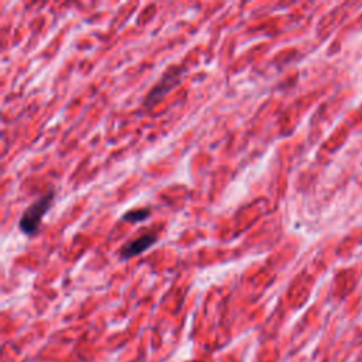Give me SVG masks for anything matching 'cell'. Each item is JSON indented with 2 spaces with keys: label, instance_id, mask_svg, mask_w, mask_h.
<instances>
[{
  "label": "cell",
  "instance_id": "obj_1",
  "mask_svg": "<svg viewBox=\"0 0 362 362\" xmlns=\"http://www.w3.org/2000/svg\"><path fill=\"white\" fill-rule=\"evenodd\" d=\"M54 191H48L40 198H37L21 215L18 221L20 230L24 232L25 235H34L42 221V216L49 211L52 202H54Z\"/></svg>",
  "mask_w": 362,
  "mask_h": 362
},
{
  "label": "cell",
  "instance_id": "obj_2",
  "mask_svg": "<svg viewBox=\"0 0 362 362\" xmlns=\"http://www.w3.org/2000/svg\"><path fill=\"white\" fill-rule=\"evenodd\" d=\"M180 78H181V68H170L148 92L146 98V105L153 106L160 98H163L173 86H175L180 82Z\"/></svg>",
  "mask_w": 362,
  "mask_h": 362
},
{
  "label": "cell",
  "instance_id": "obj_3",
  "mask_svg": "<svg viewBox=\"0 0 362 362\" xmlns=\"http://www.w3.org/2000/svg\"><path fill=\"white\" fill-rule=\"evenodd\" d=\"M157 242V235L154 233H144L140 235L129 242H126L122 247H120V257L122 259H130L133 256H139L141 255L144 250H147L148 247H151L154 243Z\"/></svg>",
  "mask_w": 362,
  "mask_h": 362
},
{
  "label": "cell",
  "instance_id": "obj_4",
  "mask_svg": "<svg viewBox=\"0 0 362 362\" xmlns=\"http://www.w3.org/2000/svg\"><path fill=\"white\" fill-rule=\"evenodd\" d=\"M148 216H150V208L143 206V208H134V209H130V211L124 212L122 218H123V221H126V222L136 223V222L146 221Z\"/></svg>",
  "mask_w": 362,
  "mask_h": 362
}]
</instances>
